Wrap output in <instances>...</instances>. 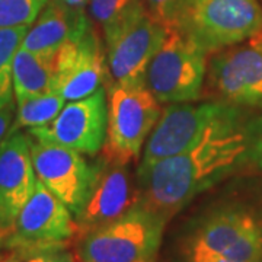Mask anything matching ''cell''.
I'll list each match as a JSON object with an SVG mask.
<instances>
[{
    "label": "cell",
    "mask_w": 262,
    "mask_h": 262,
    "mask_svg": "<svg viewBox=\"0 0 262 262\" xmlns=\"http://www.w3.org/2000/svg\"><path fill=\"white\" fill-rule=\"evenodd\" d=\"M262 172V113L232 105L189 149L137 168L139 203L170 222L230 179Z\"/></svg>",
    "instance_id": "cell-1"
},
{
    "label": "cell",
    "mask_w": 262,
    "mask_h": 262,
    "mask_svg": "<svg viewBox=\"0 0 262 262\" xmlns=\"http://www.w3.org/2000/svg\"><path fill=\"white\" fill-rule=\"evenodd\" d=\"M223 256L262 262V175L227 181L191 214L184 232Z\"/></svg>",
    "instance_id": "cell-2"
},
{
    "label": "cell",
    "mask_w": 262,
    "mask_h": 262,
    "mask_svg": "<svg viewBox=\"0 0 262 262\" xmlns=\"http://www.w3.org/2000/svg\"><path fill=\"white\" fill-rule=\"evenodd\" d=\"M166 220L137 203L120 219L76 239L79 262H156Z\"/></svg>",
    "instance_id": "cell-3"
},
{
    "label": "cell",
    "mask_w": 262,
    "mask_h": 262,
    "mask_svg": "<svg viewBox=\"0 0 262 262\" xmlns=\"http://www.w3.org/2000/svg\"><path fill=\"white\" fill-rule=\"evenodd\" d=\"M175 29L210 56L261 31L262 3L259 0H188Z\"/></svg>",
    "instance_id": "cell-4"
},
{
    "label": "cell",
    "mask_w": 262,
    "mask_h": 262,
    "mask_svg": "<svg viewBox=\"0 0 262 262\" xmlns=\"http://www.w3.org/2000/svg\"><path fill=\"white\" fill-rule=\"evenodd\" d=\"M108 125L102 155L108 159L131 165L137 162L159 121L162 108L146 86L106 83Z\"/></svg>",
    "instance_id": "cell-5"
},
{
    "label": "cell",
    "mask_w": 262,
    "mask_h": 262,
    "mask_svg": "<svg viewBox=\"0 0 262 262\" xmlns=\"http://www.w3.org/2000/svg\"><path fill=\"white\" fill-rule=\"evenodd\" d=\"M208 54L177 29L153 56L146 72V88L159 103L195 102L204 92Z\"/></svg>",
    "instance_id": "cell-6"
},
{
    "label": "cell",
    "mask_w": 262,
    "mask_h": 262,
    "mask_svg": "<svg viewBox=\"0 0 262 262\" xmlns=\"http://www.w3.org/2000/svg\"><path fill=\"white\" fill-rule=\"evenodd\" d=\"M204 91L210 99L262 113V35L208 56ZM204 94V92H203Z\"/></svg>",
    "instance_id": "cell-7"
},
{
    "label": "cell",
    "mask_w": 262,
    "mask_h": 262,
    "mask_svg": "<svg viewBox=\"0 0 262 262\" xmlns=\"http://www.w3.org/2000/svg\"><path fill=\"white\" fill-rule=\"evenodd\" d=\"M76 237L73 213L37 179L35 189L16 217L3 249L19 251L29 258L47 249L69 248Z\"/></svg>",
    "instance_id": "cell-8"
},
{
    "label": "cell",
    "mask_w": 262,
    "mask_h": 262,
    "mask_svg": "<svg viewBox=\"0 0 262 262\" xmlns=\"http://www.w3.org/2000/svg\"><path fill=\"white\" fill-rule=\"evenodd\" d=\"M230 108L232 103L215 99L168 105L162 110L159 121L143 147L139 168H146L188 150L222 120Z\"/></svg>",
    "instance_id": "cell-9"
},
{
    "label": "cell",
    "mask_w": 262,
    "mask_h": 262,
    "mask_svg": "<svg viewBox=\"0 0 262 262\" xmlns=\"http://www.w3.org/2000/svg\"><path fill=\"white\" fill-rule=\"evenodd\" d=\"M169 31L146 9L106 38V83L146 86L147 67Z\"/></svg>",
    "instance_id": "cell-10"
},
{
    "label": "cell",
    "mask_w": 262,
    "mask_h": 262,
    "mask_svg": "<svg viewBox=\"0 0 262 262\" xmlns=\"http://www.w3.org/2000/svg\"><path fill=\"white\" fill-rule=\"evenodd\" d=\"M108 125V92L101 86L94 94L69 101L51 122L28 128L32 139L50 144H58L96 156L103 147Z\"/></svg>",
    "instance_id": "cell-11"
},
{
    "label": "cell",
    "mask_w": 262,
    "mask_h": 262,
    "mask_svg": "<svg viewBox=\"0 0 262 262\" xmlns=\"http://www.w3.org/2000/svg\"><path fill=\"white\" fill-rule=\"evenodd\" d=\"M95 175L88 200L76 215L77 237L120 219L139 203L137 175L131 165L118 163L106 156L94 160Z\"/></svg>",
    "instance_id": "cell-12"
},
{
    "label": "cell",
    "mask_w": 262,
    "mask_h": 262,
    "mask_svg": "<svg viewBox=\"0 0 262 262\" xmlns=\"http://www.w3.org/2000/svg\"><path fill=\"white\" fill-rule=\"evenodd\" d=\"M28 137L37 179L76 217L83 208L94 182V162L80 151Z\"/></svg>",
    "instance_id": "cell-13"
},
{
    "label": "cell",
    "mask_w": 262,
    "mask_h": 262,
    "mask_svg": "<svg viewBox=\"0 0 262 262\" xmlns=\"http://www.w3.org/2000/svg\"><path fill=\"white\" fill-rule=\"evenodd\" d=\"M106 80V51L95 25L91 24L57 51L53 89L66 101L92 95Z\"/></svg>",
    "instance_id": "cell-14"
},
{
    "label": "cell",
    "mask_w": 262,
    "mask_h": 262,
    "mask_svg": "<svg viewBox=\"0 0 262 262\" xmlns=\"http://www.w3.org/2000/svg\"><path fill=\"white\" fill-rule=\"evenodd\" d=\"M37 185L27 133L9 134L0 143V220L12 230Z\"/></svg>",
    "instance_id": "cell-15"
},
{
    "label": "cell",
    "mask_w": 262,
    "mask_h": 262,
    "mask_svg": "<svg viewBox=\"0 0 262 262\" xmlns=\"http://www.w3.org/2000/svg\"><path fill=\"white\" fill-rule=\"evenodd\" d=\"M91 20L84 10L70 8L64 0H48L20 48L41 56H56L61 46L80 34Z\"/></svg>",
    "instance_id": "cell-16"
},
{
    "label": "cell",
    "mask_w": 262,
    "mask_h": 262,
    "mask_svg": "<svg viewBox=\"0 0 262 262\" xmlns=\"http://www.w3.org/2000/svg\"><path fill=\"white\" fill-rule=\"evenodd\" d=\"M56 56H41L19 47L13 58L12 73L16 101L54 91Z\"/></svg>",
    "instance_id": "cell-17"
},
{
    "label": "cell",
    "mask_w": 262,
    "mask_h": 262,
    "mask_svg": "<svg viewBox=\"0 0 262 262\" xmlns=\"http://www.w3.org/2000/svg\"><path fill=\"white\" fill-rule=\"evenodd\" d=\"M64 102L66 99L57 91L16 101V115L9 134L18 133L20 128H34L51 122L63 110Z\"/></svg>",
    "instance_id": "cell-18"
},
{
    "label": "cell",
    "mask_w": 262,
    "mask_h": 262,
    "mask_svg": "<svg viewBox=\"0 0 262 262\" xmlns=\"http://www.w3.org/2000/svg\"><path fill=\"white\" fill-rule=\"evenodd\" d=\"M88 5L91 18L101 27L105 39L146 10L144 0H89Z\"/></svg>",
    "instance_id": "cell-19"
},
{
    "label": "cell",
    "mask_w": 262,
    "mask_h": 262,
    "mask_svg": "<svg viewBox=\"0 0 262 262\" xmlns=\"http://www.w3.org/2000/svg\"><path fill=\"white\" fill-rule=\"evenodd\" d=\"M29 27L0 29V108L13 105V58Z\"/></svg>",
    "instance_id": "cell-20"
},
{
    "label": "cell",
    "mask_w": 262,
    "mask_h": 262,
    "mask_svg": "<svg viewBox=\"0 0 262 262\" xmlns=\"http://www.w3.org/2000/svg\"><path fill=\"white\" fill-rule=\"evenodd\" d=\"M48 0H0V29L29 27Z\"/></svg>",
    "instance_id": "cell-21"
},
{
    "label": "cell",
    "mask_w": 262,
    "mask_h": 262,
    "mask_svg": "<svg viewBox=\"0 0 262 262\" xmlns=\"http://www.w3.org/2000/svg\"><path fill=\"white\" fill-rule=\"evenodd\" d=\"M172 262H245L223 256L220 253L208 249L198 241L181 234L175 245Z\"/></svg>",
    "instance_id": "cell-22"
},
{
    "label": "cell",
    "mask_w": 262,
    "mask_h": 262,
    "mask_svg": "<svg viewBox=\"0 0 262 262\" xmlns=\"http://www.w3.org/2000/svg\"><path fill=\"white\" fill-rule=\"evenodd\" d=\"M187 3L188 0H144L146 9L169 29L177 28Z\"/></svg>",
    "instance_id": "cell-23"
},
{
    "label": "cell",
    "mask_w": 262,
    "mask_h": 262,
    "mask_svg": "<svg viewBox=\"0 0 262 262\" xmlns=\"http://www.w3.org/2000/svg\"><path fill=\"white\" fill-rule=\"evenodd\" d=\"M76 253L72 252L69 248H56L47 249L42 252L35 253L27 258L24 262H76Z\"/></svg>",
    "instance_id": "cell-24"
},
{
    "label": "cell",
    "mask_w": 262,
    "mask_h": 262,
    "mask_svg": "<svg viewBox=\"0 0 262 262\" xmlns=\"http://www.w3.org/2000/svg\"><path fill=\"white\" fill-rule=\"evenodd\" d=\"M13 105L6 106V108H0V143L5 140L9 136L10 127L13 124Z\"/></svg>",
    "instance_id": "cell-25"
},
{
    "label": "cell",
    "mask_w": 262,
    "mask_h": 262,
    "mask_svg": "<svg viewBox=\"0 0 262 262\" xmlns=\"http://www.w3.org/2000/svg\"><path fill=\"white\" fill-rule=\"evenodd\" d=\"M27 259L19 251H3L0 253V262H24Z\"/></svg>",
    "instance_id": "cell-26"
},
{
    "label": "cell",
    "mask_w": 262,
    "mask_h": 262,
    "mask_svg": "<svg viewBox=\"0 0 262 262\" xmlns=\"http://www.w3.org/2000/svg\"><path fill=\"white\" fill-rule=\"evenodd\" d=\"M64 2L70 6V8H73V9L77 10H84L86 5L89 3V0H64Z\"/></svg>",
    "instance_id": "cell-27"
},
{
    "label": "cell",
    "mask_w": 262,
    "mask_h": 262,
    "mask_svg": "<svg viewBox=\"0 0 262 262\" xmlns=\"http://www.w3.org/2000/svg\"><path fill=\"white\" fill-rule=\"evenodd\" d=\"M9 233V229H6V227L3 226V223H2V220H0V251H5V249H3V245H5V241L8 239Z\"/></svg>",
    "instance_id": "cell-28"
},
{
    "label": "cell",
    "mask_w": 262,
    "mask_h": 262,
    "mask_svg": "<svg viewBox=\"0 0 262 262\" xmlns=\"http://www.w3.org/2000/svg\"><path fill=\"white\" fill-rule=\"evenodd\" d=\"M259 34H261V35H262V29H261V31H259Z\"/></svg>",
    "instance_id": "cell-29"
},
{
    "label": "cell",
    "mask_w": 262,
    "mask_h": 262,
    "mask_svg": "<svg viewBox=\"0 0 262 262\" xmlns=\"http://www.w3.org/2000/svg\"><path fill=\"white\" fill-rule=\"evenodd\" d=\"M2 252H3V251H0V253H2Z\"/></svg>",
    "instance_id": "cell-30"
}]
</instances>
